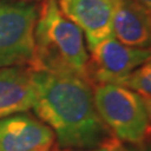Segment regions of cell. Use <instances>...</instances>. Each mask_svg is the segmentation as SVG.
Returning <instances> with one entry per match:
<instances>
[{
    "label": "cell",
    "mask_w": 151,
    "mask_h": 151,
    "mask_svg": "<svg viewBox=\"0 0 151 151\" xmlns=\"http://www.w3.org/2000/svg\"><path fill=\"white\" fill-rule=\"evenodd\" d=\"M32 110L53 130L60 147L93 149L112 140L94 103L88 80L45 70H32Z\"/></svg>",
    "instance_id": "cell-1"
},
{
    "label": "cell",
    "mask_w": 151,
    "mask_h": 151,
    "mask_svg": "<svg viewBox=\"0 0 151 151\" xmlns=\"http://www.w3.org/2000/svg\"><path fill=\"white\" fill-rule=\"evenodd\" d=\"M88 58L81 28L62 12L56 0H47L38 12L35 27L34 70L68 73L88 80Z\"/></svg>",
    "instance_id": "cell-2"
},
{
    "label": "cell",
    "mask_w": 151,
    "mask_h": 151,
    "mask_svg": "<svg viewBox=\"0 0 151 151\" xmlns=\"http://www.w3.org/2000/svg\"><path fill=\"white\" fill-rule=\"evenodd\" d=\"M94 103L103 123L118 140L140 146L149 138L151 124L143 96L138 92L116 84H99Z\"/></svg>",
    "instance_id": "cell-3"
},
{
    "label": "cell",
    "mask_w": 151,
    "mask_h": 151,
    "mask_svg": "<svg viewBox=\"0 0 151 151\" xmlns=\"http://www.w3.org/2000/svg\"><path fill=\"white\" fill-rule=\"evenodd\" d=\"M37 18L35 6L0 2V68L32 64Z\"/></svg>",
    "instance_id": "cell-4"
},
{
    "label": "cell",
    "mask_w": 151,
    "mask_h": 151,
    "mask_svg": "<svg viewBox=\"0 0 151 151\" xmlns=\"http://www.w3.org/2000/svg\"><path fill=\"white\" fill-rule=\"evenodd\" d=\"M87 77L100 84L120 85L128 76L143 64L151 55V49H141L123 45L113 36L106 37L90 48Z\"/></svg>",
    "instance_id": "cell-5"
},
{
    "label": "cell",
    "mask_w": 151,
    "mask_h": 151,
    "mask_svg": "<svg viewBox=\"0 0 151 151\" xmlns=\"http://www.w3.org/2000/svg\"><path fill=\"white\" fill-rule=\"evenodd\" d=\"M118 0H60V10L85 34L88 49L112 35Z\"/></svg>",
    "instance_id": "cell-6"
},
{
    "label": "cell",
    "mask_w": 151,
    "mask_h": 151,
    "mask_svg": "<svg viewBox=\"0 0 151 151\" xmlns=\"http://www.w3.org/2000/svg\"><path fill=\"white\" fill-rule=\"evenodd\" d=\"M54 139L53 130L32 115L0 119V151H49Z\"/></svg>",
    "instance_id": "cell-7"
},
{
    "label": "cell",
    "mask_w": 151,
    "mask_h": 151,
    "mask_svg": "<svg viewBox=\"0 0 151 151\" xmlns=\"http://www.w3.org/2000/svg\"><path fill=\"white\" fill-rule=\"evenodd\" d=\"M112 34L129 47L151 49V12L135 0H118Z\"/></svg>",
    "instance_id": "cell-8"
},
{
    "label": "cell",
    "mask_w": 151,
    "mask_h": 151,
    "mask_svg": "<svg viewBox=\"0 0 151 151\" xmlns=\"http://www.w3.org/2000/svg\"><path fill=\"white\" fill-rule=\"evenodd\" d=\"M34 99L32 70L18 66L0 68V119L30 110Z\"/></svg>",
    "instance_id": "cell-9"
},
{
    "label": "cell",
    "mask_w": 151,
    "mask_h": 151,
    "mask_svg": "<svg viewBox=\"0 0 151 151\" xmlns=\"http://www.w3.org/2000/svg\"><path fill=\"white\" fill-rule=\"evenodd\" d=\"M120 85L131 88L143 96H151V55Z\"/></svg>",
    "instance_id": "cell-10"
},
{
    "label": "cell",
    "mask_w": 151,
    "mask_h": 151,
    "mask_svg": "<svg viewBox=\"0 0 151 151\" xmlns=\"http://www.w3.org/2000/svg\"><path fill=\"white\" fill-rule=\"evenodd\" d=\"M123 148L120 145V142L115 140V139H112V140L105 142L104 145H102L101 147H97L96 149H88V150H72V151H122Z\"/></svg>",
    "instance_id": "cell-11"
},
{
    "label": "cell",
    "mask_w": 151,
    "mask_h": 151,
    "mask_svg": "<svg viewBox=\"0 0 151 151\" xmlns=\"http://www.w3.org/2000/svg\"><path fill=\"white\" fill-rule=\"evenodd\" d=\"M122 151H151V145H140L137 146V148H130V149H124Z\"/></svg>",
    "instance_id": "cell-12"
},
{
    "label": "cell",
    "mask_w": 151,
    "mask_h": 151,
    "mask_svg": "<svg viewBox=\"0 0 151 151\" xmlns=\"http://www.w3.org/2000/svg\"><path fill=\"white\" fill-rule=\"evenodd\" d=\"M143 101H145V104H146L147 113H148L149 121H150V124H151V96H143Z\"/></svg>",
    "instance_id": "cell-13"
},
{
    "label": "cell",
    "mask_w": 151,
    "mask_h": 151,
    "mask_svg": "<svg viewBox=\"0 0 151 151\" xmlns=\"http://www.w3.org/2000/svg\"><path fill=\"white\" fill-rule=\"evenodd\" d=\"M137 2H139L140 5H142L143 7H146L148 10L151 12V0H135Z\"/></svg>",
    "instance_id": "cell-14"
}]
</instances>
